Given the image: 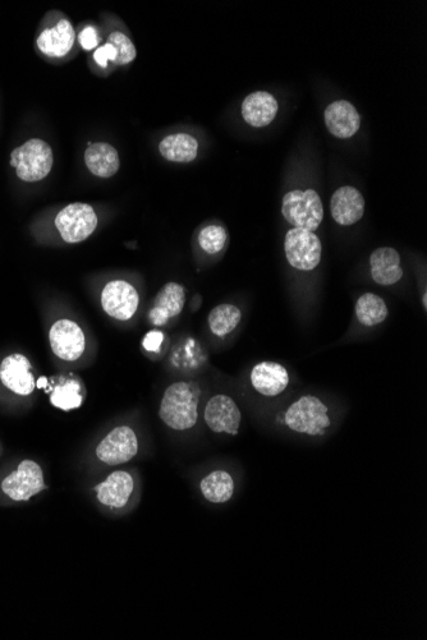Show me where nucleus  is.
Here are the masks:
<instances>
[{
    "label": "nucleus",
    "instance_id": "1",
    "mask_svg": "<svg viewBox=\"0 0 427 640\" xmlns=\"http://www.w3.org/2000/svg\"><path fill=\"white\" fill-rule=\"evenodd\" d=\"M48 490L44 469L35 460H20L0 472V506L24 505Z\"/></svg>",
    "mask_w": 427,
    "mask_h": 640
},
{
    "label": "nucleus",
    "instance_id": "2",
    "mask_svg": "<svg viewBox=\"0 0 427 640\" xmlns=\"http://www.w3.org/2000/svg\"><path fill=\"white\" fill-rule=\"evenodd\" d=\"M200 386L192 381L174 382L164 391L159 417L174 431H188L199 420Z\"/></svg>",
    "mask_w": 427,
    "mask_h": 640
},
{
    "label": "nucleus",
    "instance_id": "3",
    "mask_svg": "<svg viewBox=\"0 0 427 640\" xmlns=\"http://www.w3.org/2000/svg\"><path fill=\"white\" fill-rule=\"evenodd\" d=\"M96 503L108 514H123L130 509L137 492L135 476L130 471H114L93 488Z\"/></svg>",
    "mask_w": 427,
    "mask_h": 640
},
{
    "label": "nucleus",
    "instance_id": "4",
    "mask_svg": "<svg viewBox=\"0 0 427 640\" xmlns=\"http://www.w3.org/2000/svg\"><path fill=\"white\" fill-rule=\"evenodd\" d=\"M53 163L52 147L40 138H32L25 142L11 155V165L16 168L17 177L27 183L47 178L52 172Z\"/></svg>",
    "mask_w": 427,
    "mask_h": 640
},
{
    "label": "nucleus",
    "instance_id": "5",
    "mask_svg": "<svg viewBox=\"0 0 427 640\" xmlns=\"http://www.w3.org/2000/svg\"><path fill=\"white\" fill-rule=\"evenodd\" d=\"M284 421L297 434L324 435L330 426L329 409L314 395H305L287 409Z\"/></svg>",
    "mask_w": 427,
    "mask_h": 640
},
{
    "label": "nucleus",
    "instance_id": "6",
    "mask_svg": "<svg viewBox=\"0 0 427 640\" xmlns=\"http://www.w3.org/2000/svg\"><path fill=\"white\" fill-rule=\"evenodd\" d=\"M282 214L293 227L314 232L324 219V206L318 192L295 190L283 197Z\"/></svg>",
    "mask_w": 427,
    "mask_h": 640
},
{
    "label": "nucleus",
    "instance_id": "7",
    "mask_svg": "<svg viewBox=\"0 0 427 640\" xmlns=\"http://www.w3.org/2000/svg\"><path fill=\"white\" fill-rule=\"evenodd\" d=\"M38 389L44 390L50 404L62 412L80 409L85 403L87 391L85 382L75 374H62L52 377H40Z\"/></svg>",
    "mask_w": 427,
    "mask_h": 640
},
{
    "label": "nucleus",
    "instance_id": "8",
    "mask_svg": "<svg viewBox=\"0 0 427 640\" xmlns=\"http://www.w3.org/2000/svg\"><path fill=\"white\" fill-rule=\"evenodd\" d=\"M137 453H139V439L135 430L127 425L114 427L95 448L96 458L108 467H118L131 462Z\"/></svg>",
    "mask_w": 427,
    "mask_h": 640
},
{
    "label": "nucleus",
    "instance_id": "9",
    "mask_svg": "<svg viewBox=\"0 0 427 640\" xmlns=\"http://www.w3.org/2000/svg\"><path fill=\"white\" fill-rule=\"evenodd\" d=\"M55 227L64 242L81 243L95 232L98 227V215L93 206L76 202L59 211L55 218Z\"/></svg>",
    "mask_w": 427,
    "mask_h": 640
},
{
    "label": "nucleus",
    "instance_id": "10",
    "mask_svg": "<svg viewBox=\"0 0 427 640\" xmlns=\"http://www.w3.org/2000/svg\"><path fill=\"white\" fill-rule=\"evenodd\" d=\"M38 380L34 366L22 353H12L0 362V385L17 398H30L35 394Z\"/></svg>",
    "mask_w": 427,
    "mask_h": 640
},
{
    "label": "nucleus",
    "instance_id": "11",
    "mask_svg": "<svg viewBox=\"0 0 427 640\" xmlns=\"http://www.w3.org/2000/svg\"><path fill=\"white\" fill-rule=\"evenodd\" d=\"M284 252L289 265L296 270L311 271L319 266L323 247L314 232L295 228L289 230L284 238Z\"/></svg>",
    "mask_w": 427,
    "mask_h": 640
},
{
    "label": "nucleus",
    "instance_id": "12",
    "mask_svg": "<svg viewBox=\"0 0 427 640\" xmlns=\"http://www.w3.org/2000/svg\"><path fill=\"white\" fill-rule=\"evenodd\" d=\"M49 344L55 357L64 362H76L84 356L86 336L77 322L55 321L49 330Z\"/></svg>",
    "mask_w": 427,
    "mask_h": 640
},
{
    "label": "nucleus",
    "instance_id": "13",
    "mask_svg": "<svg viewBox=\"0 0 427 640\" xmlns=\"http://www.w3.org/2000/svg\"><path fill=\"white\" fill-rule=\"evenodd\" d=\"M101 307L108 316L118 321H128L135 316L140 296L126 280H112L101 292Z\"/></svg>",
    "mask_w": 427,
    "mask_h": 640
},
{
    "label": "nucleus",
    "instance_id": "14",
    "mask_svg": "<svg viewBox=\"0 0 427 640\" xmlns=\"http://www.w3.org/2000/svg\"><path fill=\"white\" fill-rule=\"evenodd\" d=\"M204 420L215 434L237 436L242 414L240 407L231 397L226 394H217L206 404Z\"/></svg>",
    "mask_w": 427,
    "mask_h": 640
},
{
    "label": "nucleus",
    "instance_id": "15",
    "mask_svg": "<svg viewBox=\"0 0 427 640\" xmlns=\"http://www.w3.org/2000/svg\"><path fill=\"white\" fill-rule=\"evenodd\" d=\"M186 302V289L178 283H167L156 294L154 305L150 308L149 321L155 326H163L183 311Z\"/></svg>",
    "mask_w": 427,
    "mask_h": 640
},
{
    "label": "nucleus",
    "instance_id": "16",
    "mask_svg": "<svg viewBox=\"0 0 427 640\" xmlns=\"http://www.w3.org/2000/svg\"><path fill=\"white\" fill-rule=\"evenodd\" d=\"M330 210L335 223L351 227L365 214V199L355 187L344 186L334 192L330 201Z\"/></svg>",
    "mask_w": 427,
    "mask_h": 640
},
{
    "label": "nucleus",
    "instance_id": "17",
    "mask_svg": "<svg viewBox=\"0 0 427 640\" xmlns=\"http://www.w3.org/2000/svg\"><path fill=\"white\" fill-rule=\"evenodd\" d=\"M251 384L257 393L274 398L282 394L289 385L286 367L277 362H260L252 368Z\"/></svg>",
    "mask_w": 427,
    "mask_h": 640
},
{
    "label": "nucleus",
    "instance_id": "18",
    "mask_svg": "<svg viewBox=\"0 0 427 640\" xmlns=\"http://www.w3.org/2000/svg\"><path fill=\"white\" fill-rule=\"evenodd\" d=\"M324 118L328 131L342 140L355 136L360 130V114L350 101H334L325 109Z\"/></svg>",
    "mask_w": 427,
    "mask_h": 640
},
{
    "label": "nucleus",
    "instance_id": "19",
    "mask_svg": "<svg viewBox=\"0 0 427 640\" xmlns=\"http://www.w3.org/2000/svg\"><path fill=\"white\" fill-rule=\"evenodd\" d=\"M279 105L277 99L266 91L252 92L242 103V117L251 127L269 126L277 117Z\"/></svg>",
    "mask_w": 427,
    "mask_h": 640
},
{
    "label": "nucleus",
    "instance_id": "20",
    "mask_svg": "<svg viewBox=\"0 0 427 640\" xmlns=\"http://www.w3.org/2000/svg\"><path fill=\"white\" fill-rule=\"evenodd\" d=\"M371 276L375 283L389 287L403 278L401 256L392 247L378 248L370 256Z\"/></svg>",
    "mask_w": 427,
    "mask_h": 640
},
{
    "label": "nucleus",
    "instance_id": "21",
    "mask_svg": "<svg viewBox=\"0 0 427 640\" xmlns=\"http://www.w3.org/2000/svg\"><path fill=\"white\" fill-rule=\"evenodd\" d=\"M76 32L72 23L62 20L52 29L41 32L38 38V46L41 52L48 57L61 58L71 52L75 45Z\"/></svg>",
    "mask_w": 427,
    "mask_h": 640
},
{
    "label": "nucleus",
    "instance_id": "22",
    "mask_svg": "<svg viewBox=\"0 0 427 640\" xmlns=\"http://www.w3.org/2000/svg\"><path fill=\"white\" fill-rule=\"evenodd\" d=\"M85 164L94 176L105 179L116 176L121 167L118 151L105 142H96L87 147Z\"/></svg>",
    "mask_w": 427,
    "mask_h": 640
},
{
    "label": "nucleus",
    "instance_id": "23",
    "mask_svg": "<svg viewBox=\"0 0 427 640\" xmlns=\"http://www.w3.org/2000/svg\"><path fill=\"white\" fill-rule=\"evenodd\" d=\"M159 151L165 160L173 163H191L199 153V142L187 133H176L163 138Z\"/></svg>",
    "mask_w": 427,
    "mask_h": 640
},
{
    "label": "nucleus",
    "instance_id": "24",
    "mask_svg": "<svg viewBox=\"0 0 427 640\" xmlns=\"http://www.w3.org/2000/svg\"><path fill=\"white\" fill-rule=\"evenodd\" d=\"M234 483L232 474L227 471H214L202 478L200 482L201 495L211 504H227L234 495Z\"/></svg>",
    "mask_w": 427,
    "mask_h": 640
},
{
    "label": "nucleus",
    "instance_id": "25",
    "mask_svg": "<svg viewBox=\"0 0 427 640\" xmlns=\"http://www.w3.org/2000/svg\"><path fill=\"white\" fill-rule=\"evenodd\" d=\"M388 307L384 299L374 293H365L356 302V316L362 325L371 328L384 322L388 317Z\"/></svg>",
    "mask_w": 427,
    "mask_h": 640
},
{
    "label": "nucleus",
    "instance_id": "26",
    "mask_svg": "<svg viewBox=\"0 0 427 640\" xmlns=\"http://www.w3.org/2000/svg\"><path fill=\"white\" fill-rule=\"evenodd\" d=\"M242 319V313L240 308L227 305H219L213 310H211L209 315V326L211 333L219 336V338H224L232 333L233 330H236L237 326L240 325Z\"/></svg>",
    "mask_w": 427,
    "mask_h": 640
},
{
    "label": "nucleus",
    "instance_id": "27",
    "mask_svg": "<svg viewBox=\"0 0 427 640\" xmlns=\"http://www.w3.org/2000/svg\"><path fill=\"white\" fill-rule=\"evenodd\" d=\"M228 234L226 229L219 225H209L201 230L199 234V244L202 250L209 255H215L226 247Z\"/></svg>",
    "mask_w": 427,
    "mask_h": 640
},
{
    "label": "nucleus",
    "instance_id": "28",
    "mask_svg": "<svg viewBox=\"0 0 427 640\" xmlns=\"http://www.w3.org/2000/svg\"><path fill=\"white\" fill-rule=\"evenodd\" d=\"M108 43L114 46L117 52L116 63L117 66H126V64H130L136 59V46L133 45L130 38L127 35L123 34V32H112L109 35Z\"/></svg>",
    "mask_w": 427,
    "mask_h": 640
},
{
    "label": "nucleus",
    "instance_id": "29",
    "mask_svg": "<svg viewBox=\"0 0 427 640\" xmlns=\"http://www.w3.org/2000/svg\"><path fill=\"white\" fill-rule=\"evenodd\" d=\"M163 342L164 334L162 331L153 330L142 339V347H144L146 352L159 353L160 349H162Z\"/></svg>",
    "mask_w": 427,
    "mask_h": 640
},
{
    "label": "nucleus",
    "instance_id": "30",
    "mask_svg": "<svg viewBox=\"0 0 427 640\" xmlns=\"http://www.w3.org/2000/svg\"><path fill=\"white\" fill-rule=\"evenodd\" d=\"M94 59L100 67L105 68L108 66L109 62L116 63V49H114V46L110 43H107L104 46H100V48L96 49V52L94 53Z\"/></svg>",
    "mask_w": 427,
    "mask_h": 640
},
{
    "label": "nucleus",
    "instance_id": "31",
    "mask_svg": "<svg viewBox=\"0 0 427 640\" xmlns=\"http://www.w3.org/2000/svg\"><path fill=\"white\" fill-rule=\"evenodd\" d=\"M78 39H80L82 48H84L85 50H93L99 44L98 32H96L94 27L91 26L86 27L85 30H82L80 36H78Z\"/></svg>",
    "mask_w": 427,
    "mask_h": 640
},
{
    "label": "nucleus",
    "instance_id": "32",
    "mask_svg": "<svg viewBox=\"0 0 427 640\" xmlns=\"http://www.w3.org/2000/svg\"><path fill=\"white\" fill-rule=\"evenodd\" d=\"M422 302H424V307L426 308L427 307V293L424 294V301H422Z\"/></svg>",
    "mask_w": 427,
    "mask_h": 640
}]
</instances>
